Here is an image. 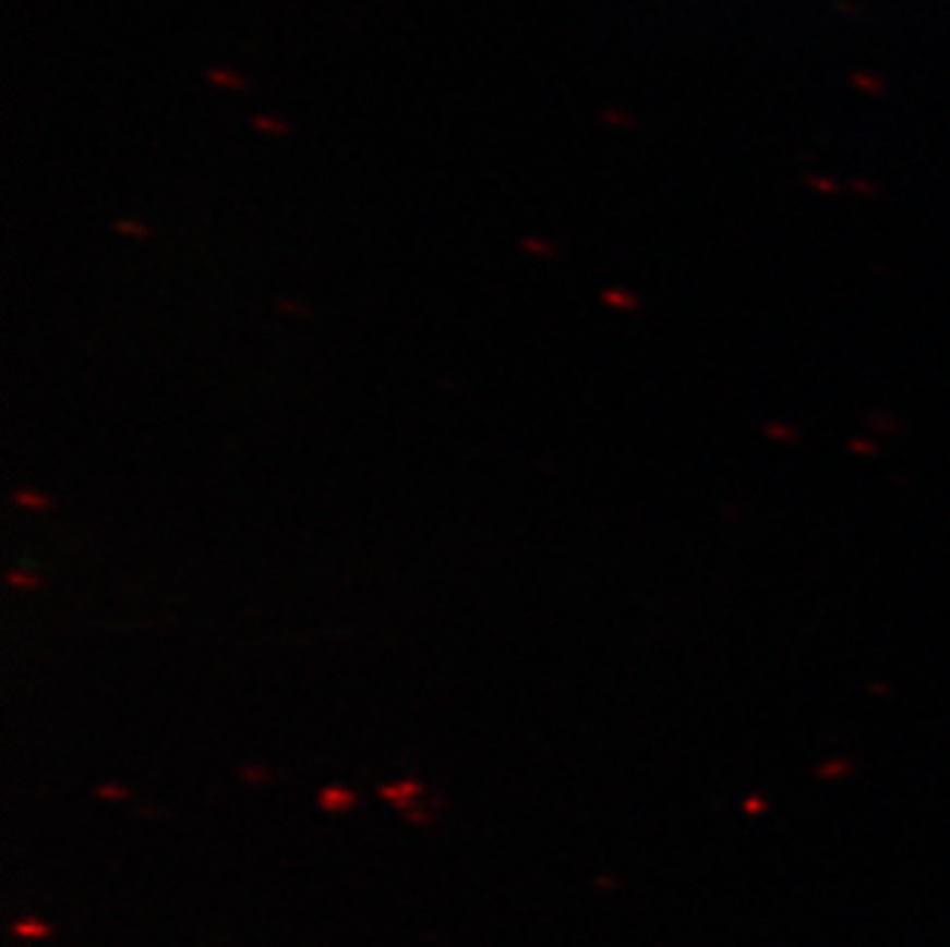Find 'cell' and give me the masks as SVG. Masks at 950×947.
<instances>
[{"label": "cell", "mask_w": 950, "mask_h": 947, "mask_svg": "<svg viewBox=\"0 0 950 947\" xmlns=\"http://www.w3.org/2000/svg\"><path fill=\"white\" fill-rule=\"evenodd\" d=\"M253 130L258 133H268V136H289V123L280 121V118H272V114H255Z\"/></svg>", "instance_id": "cell-2"}, {"label": "cell", "mask_w": 950, "mask_h": 947, "mask_svg": "<svg viewBox=\"0 0 950 947\" xmlns=\"http://www.w3.org/2000/svg\"><path fill=\"white\" fill-rule=\"evenodd\" d=\"M115 231L123 234V238H139V241H145V238L152 234V228L136 222V219H118V222H115Z\"/></svg>", "instance_id": "cell-4"}, {"label": "cell", "mask_w": 950, "mask_h": 947, "mask_svg": "<svg viewBox=\"0 0 950 947\" xmlns=\"http://www.w3.org/2000/svg\"><path fill=\"white\" fill-rule=\"evenodd\" d=\"M7 585L25 587V591H37V587H40V579L32 575V572H7Z\"/></svg>", "instance_id": "cell-6"}, {"label": "cell", "mask_w": 950, "mask_h": 947, "mask_svg": "<svg viewBox=\"0 0 950 947\" xmlns=\"http://www.w3.org/2000/svg\"><path fill=\"white\" fill-rule=\"evenodd\" d=\"M16 505L19 508H28V511H47L52 505L50 496H44V493H35V489H19L16 496Z\"/></svg>", "instance_id": "cell-3"}, {"label": "cell", "mask_w": 950, "mask_h": 947, "mask_svg": "<svg viewBox=\"0 0 950 947\" xmlns=\"http://www.w3.org/2000/svg\"><path fill=\"white\" fill-rule=\"evenodd\" d=\"M520 246H524V253H529V256L551 258L554 253H557V246H554L551 241H544V238H524V241H520Z\"/></svg>", "instance_id": "cell-5"}, {"label": "cell", "mask_w": 950, "mask_h": 947, "mask_svg": "<svg viewBox=\"0 0 950 947\" xmlns=\"http://www.w3.org/2000/svg\"><path fill=\"white\" fill-rule=\"evenodd\" d=\"M206 81L213 86H219V89H235V93H240V89H246V77L243 74H238V71H228V69H209L206 71Z\"/></svg>", "instance_id": "cell-1"}]
</instances>
